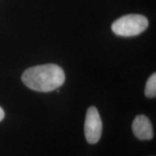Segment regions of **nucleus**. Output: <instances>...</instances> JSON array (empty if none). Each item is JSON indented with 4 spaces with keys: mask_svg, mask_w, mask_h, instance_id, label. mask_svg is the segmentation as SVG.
<instances>
[{
    "mask_svg": "<svg viewBox=\"0 0 156 156\" xmlns=\"http://www.w3.org/2000/svg\"><path fill=\"white\" fill-rule=\"evenodd\" d=\"M23 83L38 92H50L58 88L65 81V74L54 64L38 65L26 69L22 75Z\"/></svg>",
    "mask_w": 156,
    "mask_h": 156,
    "instance_id": "f257e3e1",
    "label": "nucleus"
},
{
    "mask_svg": "<svg viewBox=\"0 0 156 156\" xmlns=\"http://www.w3.org/2000/svg\"><path fill=\"white\" fill-rule=\"evenodd\" d=\"M148 27L147 17L142 15L131 14L117 19L112 24V31L117 36L131 37L144 32Z\"/></svg>",
    "mask_w": 156,
    "mask_h": 156,
    "instance_id": "f03ea898",
    "label": "nucleus"
},
{
    "mask_svg": "<svg viewBox=\"0 0 156 156\" xmlns=\"http://www.w3.org/2000/svg\"><path fill=\"white\" fill-rule=\"evenodd\" d=\"M84 130L87 142L95 144L99 141L102 133V121L98 111L95 106L87 109Z\"/></svg>",
    "mask_w": 156,
    "mask_h": 156,
    "instance_id": "7ed1b4c3",
    "label": "nucleus"
},
{
    "mask_svg": "<svg viewBox=\"0 0 156 156\" xmlns=\"http://www.w3.org/2000/svg\"><path fill=\"white\" fill-rule=\"evenodd\" d=\"M132 131L136 137L141 140H149L153 137V126L145 115H138L132 123Z\"/></svg>",
    "mask_w": 156,
    "mask_h": 156,
    "instance_id": "20e7f679",
    "label": "nucleus"
},
{
    "mask_svg": "<svg viewBox=\"0 0 156 156\" xmlns=\"http://www.w3.org/2000/svg\"><path fill=\"white\" fill-rule=\"evenodd\" d=\"M145 94L147 98H155L156 96V74L153 73L147 80L145 85Z\"/></svg>",
    "mask_w": 156,
    "mask_h": 156,
    "instance_id": "39448f33",
    "label": "nucleus"
},
{
    "mask_svg": "<svg viewBox=\"0 0 156 156\" xmlns=\"http://www.w3.org/2000/svg\"><path fill=\"white\" fill-rule=\"evenodd\" d=\"M4 117H5V112H4V110L0 107V122L3 119Z\"/></svg>",
    "mask_w": 156,
    "mask_h": 156,
    "instance_id": "423d86ee",
    "label": "nucleus"
}]
</instances>
